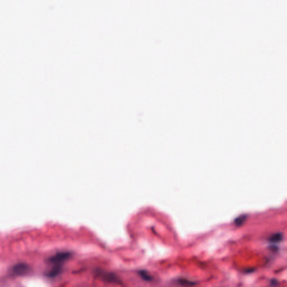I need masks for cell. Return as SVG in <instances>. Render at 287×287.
Masks as SVG:
<instances>
[{"instance_id": "1", "label": "cell", "mask_w": 287, "mask_h": 287, "mask_svg": "<svg viewBox=\"0 0 287 287\" xmlns=\"http://www.w3.org/2000/svg\"><path fill=\"white\" fill-rule=\"evenodd\" d=\"M71 255V253L69 251H61L51 256L48 262L51 265V268L47 272V276L49 278H55L58 276L62 272V265L69 260Z\"/></svg>"}, {"instance_id": "2", "label": "cell", "mask_w": 287, "mask_h": 287, "mask_svg": "<svg viewBox=\"0 0 287 287\" xmlns=\"http://www.w3.org/2000/svg\"><path fill=\"white\" fill-rule=\"evenodd\" d=\"M30 270L29 265L24 263L14 265L11 268L12 274L15 276H23L27 274Z\"/></svg>"}, {"instance_id": "3", "label": "cell", "mask_w": 287, "mask_h": 287, "mask_svg": "<svg viewBox=\"0 0 287 287\" xmlns=\"http://www.w3.org/2000/svg\"><path fill=\"white\" fill-rule=\"evenodd\" d=\"M98 276L102 278L104 280H105L107 282H111V283H118L120 282V279L117 277V276H115V274H113L112 273H108L106 271H104L103 270L99 271L98 270Z\"/></svg>"}, {"instance_id": "4", "label": "cell", "mask_w": 287, "mask_h": 287, "mask_svg": "<svg viewBox=\"0 0 287 287\" xmlns=\"http://www.w3.org/2000/svg\"><path fill=\"white\" fill-rule=\"evenodd\" d=\"M282 234L278 233L272 236L270 238V241L272 242H279L282 240Z\"/></svg>"}, {"instance_id": "5", "label": "cell", "mask_w": 287, "mask_h": 287, "mask_svg": "<svg viewBox=\"0 0 287 287\" xmlns=\"http://www.w3.org/2000/svg\"><path fill=\"white\" fill-rule=\"evenodd\" d=\"M140 274L141 275L143 279H144L146 280H150L151 279V276L148 273H147L145 271H141Z\"/></svg>"}, {"instance_id": "6", "label": "cell", "mask_w": 287, "mask_h": 287, "mask_svg": "<svg viewBox=\"0 0 287 287\" xmlns=\"http://www.w3.org/2000/svg\"><path fill=\"white\" fill-rule=\"evenodd\" d=\"M271 285L272 287H276L278 285V282L276 279H273L271 282Z\"/></svg>"}]
</instances>
